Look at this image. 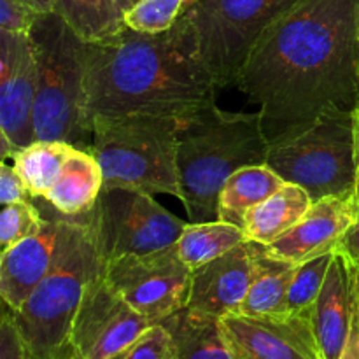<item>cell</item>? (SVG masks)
I'll list each match as a JSON object with an SVG mask.
<instances>
[{"mask_svg":"<svg viewBox=\"0 0 359 359\" xmlns=\"http://www.w3.org/2000/svg\"><path fill=\"white\" fill-rule=\"evenodd\" d=\"M86 216L104 265L170 248L186 224L154 202L153 195L126 188L102 189Z\"/></svg>","mask_w":359,"mask_h":359,"instance_id":"9c48e42d","label":"cell"},{"mask_svg":"<svg viewBox=\"0 0 359 359\" xmlns=\"http://www.w3.org/2000/svg\"><path fill=\"white\" fill-rule=\"evenodd\" d=\"M88 123L95 116L184 119L216 102L217 84L200 58L186 14L163 34L125 28L84 49Z\"/></svg>","mask_w":359,"mask_h":359,"instance_id":"7a4b0ae2","label":"cell"},{"mask_svg":"<svg viewBox=\"0 0 359 359\" xmlns=\"http://www.w3.org/2000/svg\"><path fill=\"white\" fill-rule=\"evenodd\" d=\"M359 0H298L252 49L235 88L259 105L270 144L330 107H359Z\"/></svg>","mask_w":359,"mask_h":359,"instance_id":"6da1fadb","label":"cell"},{"mask_svg":"<svg viewBox=\"0 0 359 359\" xmlns=\"http://www.w3.org/2000/svg\"><path fill=\"white\" fill-rule=\"evenodd\" d=\"M284 184L286 181L269 163L241 168L230 175L221 188L217 198V219L244 230L249 210Z\"/></svg>","mask_w":359,"mask_h":359,"instance_id":"ffe728a7","label":"cell"},{"mask_svg":"<svg viewBox=\"0 0 359 359\" xmlns=\"http://www.w3.org/2000/svg\"><path fill=\"white\" fill-rule=\"evenodd\" d=\"M88 216L60 214V233L48 273L13 314L28 359H55L70 344L74 319L88 284L102 272Z\"/></svg>","mask_w":359,"mask_h":359,"instance_id":"277c9868","label":"cell"},{"mask_svg":"<svg viewBox=\"0 0 359 359\" xmlns=\"http://www.w3.org/2000/svg\"><path fill=\"white\" fill-rule=\"evenodd\" d=\"M102 189L104 172L93 151L74 146L62 175L44 200L62 216L81 217L95 209Z\"/></svg>","mask_w":359,"mask_h":359,"instance_id":"ac0fdd59","label":"cell"},{"mask_svg":"<svg viewBox=\"0 0 359 359\" xmlns=\"http://www.w3.org/2000/svg\"><path fill=\"white\" fill-rule=\"evenodd\" d=\"M266 163L284 181L302 186L312 202L326 196H354V111L330 107L302 133L270 144Z\"/></svg>","mask_w":359,"mask_h":359,"instance_id":"52a82bcc","label":"cell"},{"mask_svg":"<svg viewBox=\"0 0 359 359\" xmlns=\"http://www.w3.org/2000/svg\"><path fill=\"white\" fill-rule=\"evenodd\" d=\"M60 233V212L44 216V224L32 237L4 249L0 258V297L11 312L28 300L48 273Z\"/></svg>","mask_w":359,"mask_h":359,"instance_id":"e0dca14e","label":"cell"},{"mask_svg":"<svg viewBox=\"0 0 359 359\" xmlns=\"http://www.w3.org/2000/svg\"><path fill=\"white\" fill-rule=\"evenodd\" d=\"M358 39H359V11H358Z\"/></svg>","mask_w":359,"mask_h":359,"instance_id":"ab89813d","label":"cell"},{"mask_svg":"<svg viewBox=\"0 0 359 359\" xmlns=\"http://www.w3.org/2000/svg\"><path fill=\"white\" fill-rule=\"evenodd\" d=\"M153 325L100 272L84 291L70 344L84 359H112L125 354Z\"/></svg>","mask_w":359,"mask_h":359,"instance_id":"8fae6325","label":"cell"},{"mask_svg":"<svg viewBox=\"0 0 359 359\" xmlns=\"http://www.w3.org/2000/svg\"><path fill=\"white\" fill-rule=\"evenodd\" d=\"M312 203L311 195L302 186L286 181L273 195L249 210L244 224L245 237L259 245L272 244L305 216Z\"/></svg>","mask_w":359,"mask_h":359,"instance_id":"d6986e66","label":"cell"},{"mask_svg":"<svg viewBox=\"0 0 359 359\" xmlns=\"http://www.w3.org/2000/svg\"><path fill=\"white\" fill-rule=\"evenodd\" d=\"M177 118L154 114L95 116L93 154L104 188L165 193L182 200L177 172Z\"/></svg>","mask_w":359,"mask_h":359,"instance_id":"5b68a950","label":"cell"},{"mask_svg":"<svg viewBox=\"0 0 359 359\" xmlns=\"http://www.w3.org/2000/svg\"><path fill=\"white\" fill-rule=\"evenodd\" d=\"M221 328L233 359H325L311 312L228 314L221 319Z\"/></svg>","mask_w":359,"mask_h":359,"instance_id":"4fadbf2b","label":"cell"},{"mask_svg":"<svg viewBox=\"0 0 359 359\" xmlns=\"http://www.w3.org/2000/svg\"><path fill=\"white\" fill-rule=\"evenodd\" d=\"M337 251L346 255L351 262H354L359 266V217L356 223L347 230V233L344 235Z\"/></svg>","mask_w":359,"mask_h":359,"instance_id":"d6a6232c","label":"cell"},{"mask_svg":"<svg viewBox=\"0 0 359 359\" xmlns=\"http://www.w3.org/2000/svg\"><path fill=\"white\" fill-rule=\"evenodd\" d=\"M44 224V214L30 200L4 205L0 216V248L7 249L37 233Z\"/></svg>","mask_w":359,"mask_h":359,"instance_id":"83f0119b","label":"cell"},{"mask_svg":"<svg viewBox=\"0 0 359 359\" xmlns=\"http://www.w3.org/2000/svg\"><path fill=\"white\" fill-rule=\"evenodd\" d=\"M342 359H359V302L356 314H354L353 330H351L349 342H347L346 351H344Z\"/></svg>","mask_w":359,"mask_h":359,"instance_id":"836d02e7","label":"cell"},{"mask_svg":"<svg viewBox=\"0 0 359 359\" xmlns=\"http://www.w3.org/2000/svg\"><path fill=\"white\" fill-rule=\"evenodd\" d=\"M184 0H139L125 13V25L140 34H163L186 13Z\"/></svg>","mask_w":359,"mask_h":359,"instance_id":"4316f807","label":"cell"},{"mask_svg":"<svg viewBox=\"0 0 359 359\" xmlns=\"http://www.w3.org/2000/svg\"><path fill=\"white\" fill-rule=\"evenodd\" d=\"M354 119H356V184H354V200L359 209V107L354 111Z\"/></svg>","mask_w":359,"mask_h":359,"instance_id":"e575fe53","label":"cell"},{"mask_svg":"<svg viewBox=\"0 0 359 359\" xmlns=\"http://www.w3.org/2000/svg\"><path fill=\"white\" fill-rule=\"evenodd\" d=\"M25 2L30 4L39 14L55 13V0H25Z\"/></svg>","mask_w":359,"mask_h":359,"instance_id":"d590c367","label":"cell"},{"mask_svg":"<svg viewBox=\"0 0 359 359\" xmlns=\"http://www.w3.org/2000/svg\"><path fill=\"white\" fill-rule=\"evenodd\" d=\"M123 356H125V354H119V356H116V358H112V359H123ZM55 359H84V358L81 356V354L77 353L76 349H74L72 344H69V346H67L65 349L60 351V354Z\"/></svg>","mask_w":359,"mask_h":359,"instance_id":"8d00e7d4","label":"cell"},{"mask_svg":"<svg viewBox=\"0 0 359 359\" xmlns=\"http://www.w3.org/2000/svg\"><path fill=\"white\" fill-rule=\"evenodd\" d=\"M358 217L359 209L354 196H326L312 203L305 216L283 237L262 248L272 258L300 265L337 251L340 241Z\"/></svg>","mask_w":359,"mask_h":359,"instance_id":"5bb4252c","label":"cell"},{"mask_svg":"<svg viewBox=\"0 0 359 359\" xmlns=\"http://www.w3.org/2000/svg\"><path fill=\"white\" fill-rule=\"evenodd\" d=\"M333 255L335 251L326 252L297 266L287 290L286 312H311L328 276Z\"/></svg>","mask_w":359,"mask_h":359,"instance_id":"484cf974","label":"cell"},{"mask_svg":"<svg viewBox=\"0 0 359 359\" xmlns=\"http://www.w3.org/2000/svg\"><path fill=\"white\" fill-rule=\"evenodd\" d=\"M248 241L244 230L223 221L186 223L175 242L177 255L191 270L226 255Z\"/></svg>","mask_w":359,"mask_h":359,"instance_id":"603a6c76","label":"cell"},{"mask_svg":"<svg viewBox=\"0 0 359 359\" xmlns=\"http://www.w3.org/2000/svg\"><path fill=\"white\" fill-rule=\"evenodd\" d=\"M0 359H28L23 339L16 328L13 314L6 307L0 323Z\"/></svg>","mask_w":359,"mask_h":359,"instance_id":"4dcf8cb0","label":"cell"},{"mask_svg":"<svg viewBox=\"0 0 359 359\" xmlns=\"http://www.w3.org/2000/svg\"><path fill=\"white\" fill-rule=\"evenodd\" d=\"M163 325L174 340L170 359H233L221 319L182 309L165 319Z\"/></svg>","mask_w":359,"mask_h":359,"instance_id":"7402d4cb","label":"cell"},{"mask_svg":"<svg viewBox=\"0 0 359 359\" xmlns=\"http://www.w3.org/2000/svg\"><path fill=\"white\" fill-rule=\"evenodd\" d=\"M255 265L252 242L245 241L226 255L193 270L186 309L223 319L237 314L248 297Z\"/></svg>","mask_w":359,"mask_h":359,"instance_id":"2e32d148","label":"cell"},{"mask_svg":"<svg viewBox=\"0 0 359 359\" xmlns=\"http://www.w3.org/2000/svg\"><path fill=\"white\" fill-rule=\"evenodd\" d=\"M114 2L118 4V7L123 11V13H126V11H128L130 7L135 6V4L139 2V0H114Z\"/></svg>","mask_w":359,"mask_h":359,"instance_id":"74e56055","label":"cell"},{"mask_svg":"<svg viewBox=\"0 0 359 359\" xmlns=\"http://www.w3.org/2000/svg\"><path fill=\"white\" fill-rule=\"evenodd\" d=\"M298 0H196L186 9L200 58L217 88L235 86L252 49Z\"/></svg>","mask_w":359,"mask_h":359,"instance_id":"ba28073f","label":"cell"},{"mask_svg":"<svg viewBox=\"0 0 359 359\" xmlns=\"http://www.w3.org/2000/svg\"><path fill=\"white\" fill-rule=\"evenodd\" d=\"M41 14L25 0H0V30L30 34Z\"/></svg>","mask_w":359,"mask_h":359,"instance_id":"f546056e","label":"cell"},{"mask_svg":"<svg viewBox=\"0 0 359 359\" xmlns=\"http://www.w3.org/2000/svg\"><path fill=\"white\" fill-rule=\"evenodd\" d=\"M174 340L163 323L151 326L132 347L123 359H170Z\"/></svg>","mask_w":359,"mask_h":359,"instance_id":"f1b7e54d","label":"cell"},{"mask_svg":"<svg viewBox=\"0 0 359 359\" xmlns=\"http://www.w3.org/2000/svg\"><path fill=\"white\" fill-rule=\"evenodd\" d=\"M30 37L37 65L35 139L84 147V140L91 135L84 84L86 42L58 13L41 14Z\"/></svg>","mask_w":359,"mask_h":359,"instance_id":"8992f818","label":"cell"},{"mask_svg":"<svg viewBox=\"0 0 359 359\" xmlns=\"http://www.w3.org/2000/svg\"><path fill=\"white\" fill-rule=\"evenodd\" d=\"M255 265L248 297L237 314L276 316L286 312V297L298 265L272 258L252 242Z\"/></svg>","mask_w":359,"mask_h":359,"instance_id":"44dd1931","label":"cell"},{"mask_svg":"<svg viewBox=\"0 0 359 359\" xmlns=\"http://www.w3.org/2000/svg\"><path fill=\"white\" fill-rule=\"evenodd\" d=\"M270 140L258 112H226L216 102L179 121L177 172L189 223L217 219L230 175L269 160Z\"/></svg>","mask_w":359,"mask_h":359,"instance_id":"3957f363","label":"cell"},{"mask_svg":"<svg viewBox=\"0 0 359 359\" xmlns=\"http://www.w3.org/2000/svg\"><path fill=\"white\" fill-rule=\"evenodd\" d=\"M193 270L175 244L142 256H125L102 266L107 283L151 323H163L188 305Z\"/></svg>","mask_w":359,"mask_h":359,"instance_id":"30bf717a","label":"cell"},{"mask_svg":"<svg viewBox=\"0 0 359 359\" xmlns=\"http://www.w3.org/2000/svg\"><path fill=\"white\" fill-rule=\"evenodd\" d=\"M72 144L62 140H35L14 153L13 163L23 179L30 198H44L62 175Z\"/></svg>","mask_w":359,"mask_h":359,"instance_id":"cb8c5ba5","label":"cell"},{"mask_svg":"<svg viewBox=\"0 0 359 359\" xmlns=\"http://www.w3.org/2000/svg\"><path fill=\"white\" fill-rule=\"evenodd\" d=\"M37 65L30 34L0 30V140L2 158L35 142Z\"/></svg>","mask_w":359,"mask_h":359,"instance_id":"7c38bea8","label":"cell"},{"mask_svg":"<svg viewBox=\"0 0 359 359\" xmlns=\"http://www.w3.org/2000/svg\"><path fill=\"white\" fill-rule=\"evenodd\" d=\"M196 0H184V4H186V7H191L193 4H195Z\"/></svg>","mask_w":359,"mask_h":359,"instance_id":"f35d334b","label":"cell"},{"mask_svg":"<svg viewBox=\"0 0 359 359\" xmlns=\"http://www.w3.org/2000/svg\"><path fill=\"white\" fill-rule=\"evenodd\" d=\"M359 302V266L335 251L318 300L311 309L312 330L325 359H342Z\"/></svg>","mask_w":359,"mask_h":359,"instance_id":"9a60e30c","label":"cell"},{"mask_svg":"<svg viewBox=\"0 0 359 359\" xmlns=\"http://www.w3.org/2000/svg\"><path fill=\"white\" fill-rule=\"evenodd\" d=\"M55 13L86 44L107 41L126 28L125 13L114 0H55Z\"/></svg>","mask_w":359,"mask_h":359,"instance_id":"d4e9b609","label":"cell"},{"mask_svg":"<svg viewBox=\"0 0 359 359\" xmlns=\"http://www.w3.org/2000/svg\"><path fill=\"white\" fill-rule=\"evenodd\" d=\"M28 196L30 195H28L27 186L14 165H7L6 161H2L0 163V202H2V207L23 202V200H28Z\"/></svg>","mask_w":359,"mask_h":359,"instance_id":"1f68e13d","label":"cell"}]
</instances>
